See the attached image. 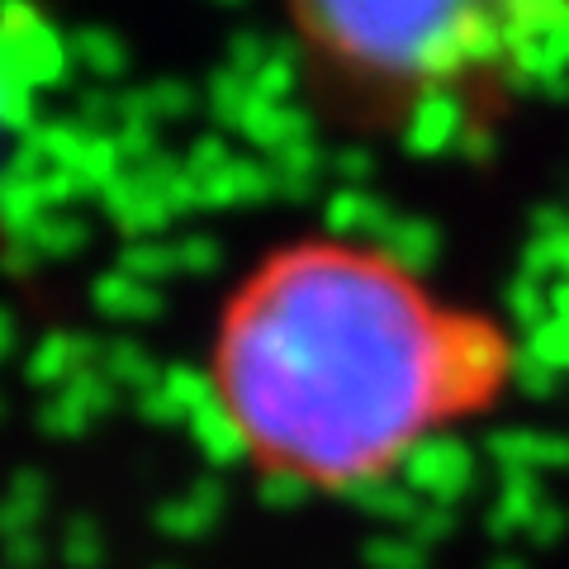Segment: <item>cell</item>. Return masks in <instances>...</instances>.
<instances>
[{"label":"cell","mask_w":569,"mask_h":569,"mask_svg":"<svg viewBox=\"0 0 569 569\" xmlns=\"http://www.w3.org/2000/svg\"><path fill=\"white\" fill-rule=\"evenodd\" d=\"M456 318L370 247H290L238 290L213 380L252 456L351 489L395 475L466 408L451 370Z\"/></svg>","instance_id":"cell-1"},{"label":"cell","mask_w":569,"mask_h":569,"mask_svg":"<svg viewBox=\"0 0 569 569\" xmlns=\"http://www.w3.org/2000/svg\"><path fill=\"white\" fill-rule=\"evenodd\" d=\"M299 39L356 91H569V0H290Z\"/></svg>","instance_id":"cell-2"},{"label":"cell","mask_w":569,"mask_h":569,"mask_svg":"<svg viewBox=\"0 0 569 569\" xmlns=\"http://www.w3.org/2000/svg\"><path fill=\"white\" fill-rule=\"evenodd\" d=\"M176 167L181 162H171V157H157V162H148V167H129L123 176H114L96 200L133 242L157 238L176 219V200H171V186H167Z\"/></svg>","instance_id":"cell-3"},{"label":"cell","mask_w":569,"mask_h":569,"mask_svg":"<svg viewBox=\"0 0 569 569\" xmlns=\"http://www.w3.org/2000/svg\"><path fill=\"white\" fill-rule=\"evenodd\" d=\"M395 475L422 498V503L456 508L460 498L475 489V479H479V456H475L470 441L447 437V432H427L418 447L403 456V466H399Z\"/></svg>","instance_id":"cell-4"},{"label":"cell","mask_w":569,"mask_h":569,"mask_svg":"<svg viewBox=\"0 0 569 569\" xmlns=\"http://www.w3.org/2000/svg\"><path fill=\"white\" fill-rule=\"evenodd\" d=\"M470 129H475V114L466 91H422L403 104V119H399V138L413 157L460 152Z\"/></svg>","instance_id":"cell-5"},{"label":"cell","mask_w":569,"mask_h":569,"mask_svg":"<svg viewBox=\"0 0 569 569\" xmlns=\"http://www.w3.org/2000/svg\"><path fill=\"white\" fill-rule=\"evenodd\" d=\"M219 399V380L190 366H167L162 380L138 395V413L157 427H186L204 403Z\"/></svg>","instance_id":"cell-6"},{"label":"cell","mask_w":569,"mask_h":569,"mask_svg":"<svg viewBox=\"0 0 569 569\" xmlns=\"http://www.w3.org/2000/svg\"><path fill=\"white\" fill-rule=\"evenodd\" d=\"M489 460L503 475H546V470H565L569 466V437L556 432H537V427H498L485 441Z\"/></svg>","instance_id":"cell-7"},{"label":"cell","mask_w":569,"mask_h":569,"mask_svg":"<svg viewBox=\"0 0 569 569\" xmlns=\"http://www.w3.org/2000/svg\"><path fill=\"white\" fill-rule=\"evenodd\" d=\"M395 219V204L380 200L370 186H337L323 204V228L342 242V247H356V242H370L385 233V223Z\"/></svg>","instance_id":"cell-8"},{"label":"cell","mask_w":569,"mask_h":569,"mask_svg":"<svg viewBox=\"0 0 569 569\" xmlns=\"http://www.w3.org/2000/svg\"><path fill=\"white\" fill-rule=\"evenodd\" d=\"M370 252H380L389 266H399L403 276H427L437 266L441 257V233H437V223L432 219H413V213H399L395 209V219L385 223V233L376 238V247Z\"/></svg>","instance_id":"cell-9"},{"label":"cell","mask_w":569,"mask_h":569,"mask_svg":"<svg viewBox=\"0 0 569 569\" xmlns=\"http://www.w3.org/2000/svg\"><path fill=\"white\" fill-rule=\"evenodd\" d=\"M276 190V176L271 167H266V157L257 162V157H233V167L209 176V181H200V209H233V204H261L271 200Z\"/></svg>","instance_id":"cell-10"},{"label":"cell","mask_w":569,"mask_h":569,"mask_svg":"<svg viewBox=\"0 0 569 569\" xmlns=\"http://www.w3.org/2000/svg\"><path fill=\"white\" fill-rule=\"evenodd\" d=\"M522 271L546 284L569 280V209L531 213V242L522 252Z\"/></svg>","instance_id":"cell-11"},{"label":"cell","mask_w":569,"mask_h":569,"mask_svg":"<svg viewBox=\"0 0 569 569\" xmlns=\"http://www.w3.org/2000/svg\"><path fill=\"white\" fill-rule=\"evenodd\" d=\"M91 305H96L104 318H114V323H142V318H157V313H162V290H157V284H148V280H138V276H129L123 266H114V271L96 276Z\"/></svg>","instance_id":"cell-12"},{"label":"cell","mask_w":569,"mask_h":569,"mask_svg":"<svg viewBox=\"0 0 569 569\" xmlns=\"http://www.w3.org/2000/svg\"><path fill=\"white\" fill-rule=\"evenodd\" d=\"M186 432H190V441L200 447V456L209 460V466H238L242 456H252V441H247L242 422L233 418V408L223 403V395L213 403H204L200 413L186 422Z\"/></svg>","instance_id":"cell-13"},{"label":"cell","mask_w":569,"mask_h":569,"mask_svg":"<svg viewBox=\"0 0 569 569\" xmlns=\"http://www.w3.org/2000/svg\"><path fill=\"white\" fill-rule=\"evenodd\" d=\"M347 498L356 508L366 512V518H376L380 527H395V531H408L418 518H422V498L403 485L399 475H380V479H361V485H351Z\"/></svg>","instance_id":"cell-14"},{"label":"cell","mask_w":569,"mask_h":569,"mask_svg":"<svg viewBox=\"0 0 569 569\" xmlns=\"http://www.w3.org/2000/svg\"><path fill=\"white\" fill-rule=\"evenodd\" d=\"M238 133L252 142L257 152L276 157V152L290 148V142H305V138H309V119L299 114V110H290L284 100H261V96H257L252 104H247Z\"/></svg>","instance_id":"cell-15"},{"label":"cell","mask_w":569,"mask_h":569,"mask_svg":"<svg viewBox=\"0 0 569 569\" xmlns=\"http://www.w3.org/2000/svg\"><path fill=\"white\" fill-rule=\"evenodd\" d=\"M546 503L550 498L541 493L537 475H503V489L493 493V508H489V531L493 537H503V541L527 537Z\"/></svg>","instance_id":"cell-16"},{"label":"cell","mask_w":569,"mask_h":569,"mask_svg":"<svg viewBox=\"0 0 569 569\" xmlns=\"http://www.w3.org/2000/svg\"><path fill=\"white\" fill-rule=\"evenodd\" d=\"M219 512H223V489L213 485V479H204V485L167 498V503L157 508V527H162L167 537H204V531L219 522Z\"/></svg>","instance_id":"cell-17"},{"label":"cell","mask_w":569,"mask_h":569,"mask_svg":"<svg viewBox=\"0 0 569 569\" xmlns=\"http://www.w3.org/2000/svg\"><path fill=\"white\" fill-rule=\"evenodd\" d=\"M43 213H48V200H43L39 176L14 171V167L0 171V228L10 238H29Z\"/></svg>","instance_id":"cell-18"},{"label":"cell","mask_w":569,"mask_h":569,"mask_svg":"<svg viewBox=\"0 0 569 569\" xmlns=\"http://www.w3.org/2000/svg\"><path fill=\"white\" fill-rule=\"evenodd\" d=\"M522 351L531 356V361L550 366L556 376H569V280L550 284V318L541 328L527 332Z\"/></svg>","instance_id":"cell-19"},{"label":"cell","mask_w":569,"mask_h":569,"mask_svg":"<svg viewBox=\"0 0 569 569\" xmlns=\"http://www.w3.org/2000/svg\"><path fill=\"white\" fill-rule=\"evenodd\" d=\"M266 167L276 176V190L299 200V194H309L318 186V176L328 171V152L318 148L313 138H305V142H290V148L276 152V157H266Z\"/></svg>","instance_id":"cell-20"},{"label":"cell","mask_w":569,"mask_h":569,"mask_svg":"<svg viewBox=\"0 0 569 569\" xmlns=\"http://www.w3.org/2000/svg\"><path fill=\"white\" fill-rule=\"evenodd\" d=\"M100 370L119 385V395H123V389L142 395V389H152L157 380H162V370H167V366H157L138 342H104V351H100Z\"/></svg>","instance_id":"cell-21"},{"label":"cell","mask_w":569,"mask_h":569,"mask_svg":"<svg viewBox=\"0 0 569 569\" xmlns=\"http://www.w3.org/2000/svg\"><path fill=\"white\" fill-rule=\"evenodd\" d=\"M29 242L39 247L43 261H67L91 242V228H86V219H77V213H67V209H48L39 219V228L29 233Z\"/></svg>","instance_id":"cell-22"},{"label":"cell","mask_w":569,"mask_h":569,"mask_svg":"<svg viewBox=\"0 0 569 569\" xmlns=\"http://www.w3.org/2000/svg\"><path fill=\"white\" fill-rule=\"evenodd\" d=\"M503 305H508L512 323H518L522 332H531V328H541L550 318V284L537 280V276H527V271H518V276H512V284L503 290Z\"/></svg>","instance_id":"cell-23"},{"label":"cell","mask_w":569,"mask_h":569,"mask_svg":"<svg viewBox=\"0 0 569 569\" xmlns=\"http://www.w3.org/2000/svg\"><path fill=\"white\" fill-rule=\"evenodd\" d=\"M119 266L129 276L148 280V284H162L167 276H181V271H176V242H152V238H138V242L123 247Z\"/></svg>","instance_id":"cell-24"},{"label":"cell","mask_w":569,"mask_h":569,"mask_svg":"<svg viewBox=\"0 0 569 569\" xmlns=\"http://www.w3.org/2000/svg\"><path fill=\"white\" fill-rule=\"evenodd\" d=\"M366 565L370 569H427V546L413 541L408 531H380L366 541Z\"/></svg>","instance_id":"cell-25"},{"label":"cell","mask_w":569,"mask_h":569,"mask_svg":"<svg viewBox=\"0 0 569 569\" xmlns=\"http://www.w3.org/2000/svg\"><path fill=\"white\" fill-rule=\"evenodd\" d=\"M62 395H67V399H77L91 418H104V413H110V408L119 403V385L104 376L100 366H91V370H81V376L62 389Z\"/></svg>","instance_id":"cell-26"},{"label":"cell","mask_w":569,"mask_h":569,"mask_svg":"<svg viewBox=\"0 0 569 569\" xmlns=\"http://www.w3.org/2000/svg\"><path fill=\"white\" fill-rule=\"evenodd\" d=\"M309 489H313V479L290 466H266L261 475V503H271V508H299L309 498Z\"/></svg>","instance_id":"cell-27"},{"label":"cell","mask_w":569,"mask_h":569,"mask_svg":"<svg viewBox=\"0 0 569 569\" xmlns=\"http://www.w3.org/2000/svg\"><path fill=\"white\" fill-rule=\"evenodd\" d=\"M91 422H96V418L86 413L77 399H67V395H52V399L39 408V427H43L48 437H81Z\"/></svg>","instance_id":"cell-28"},{"label":"cell","mask_w":569,"mask_h":569,"mask_svg":"<svg viewBox=\"0 0 569 569\" xmlns=\"http://www.w3.org/2000/svg\"><path fill=\"white\" fill-rule=\"evenodd\" d=\"M233 157H238V152H228V142H223L219 133H204V138L181 157V167L194 176V181H209V176H219V171L233 167Z\"/></svg>","instance_id":"cell-29"},{"label":"cell","mask_w":569,"mask_h":569,"mask_svg":"<svg viewBox=\"0 0 569 569\" xmlns=\"http://www.w3.org/2000/svg\"><path fill=\"white\" fill-rule=\"evenodd\" d=\"M219 261H223V252L209 233H190V238L176 242V271L181 276H213Z\"/></svg>","instance_id":"cell-30"},{"label":"cell","mask_w":569,"mask_h":569,"mask_svg":"<svg viewBox=\"0 0 569 569\" xmlns=\"http://www.w3.org/2000/svg\"><path fill=\"white\" fill-rule=\"evenodd\" d=\"M62 556L71 569H96L104 560V541H100V531L91 522H71L67 527V537H62Z\"/></svg>","instance_id":"cell-31"},{"label":"cell","mask_w":569,"mask_h":569,"mask_svg":"<svg viewBox=\"0 0 569 569\" xmlns=\"http://www.w3.org/2000/svg\"><path fill=\"white\" fill-rule=\"evenodd\" d=\"M512 380H518V389L522 395H537V399H546L550 389H556V370L550 366H541V361H531L527 351H518V361H512Z\"/></svg>","instance_id":"cell-32"},{"label":"cell","mask_w":569,"mask_h":569,"mask_svg":"<svg viewBox=\"0 0 569 569\" xmlns=\"http://www.w3.org/2000/svg\"><path fill=\"white\" fill-rule=\"evenodd\" d=\"M447 531H456V508H437V503H427L422 508V518L408 527V537L422 541V546H437Z\"/></svg>","instance_id":"cell-33"},{"label":"cell","mask_w":569,"mask_h":569,"mask_svg":"<svg viewBox=\"0 0 569 569\" xmlns=\"http://www.w3.org/2000/svg\"><path fill=\"white\" fill-rule=\"evenodd\" d=\"M328 171L337 176V186H370L376 176V162L366 152H332L328 157Z\"/></svg>","instance_id":"cell-34"},{"label":"cell","mask_w":569,"mask_h":569,"mask_svg":"<svg viewBox=\"0 0 569 569\" xmlns=\"http://www.w3.org/2000/svg\"><path fill=\"white\" fill-rule=\"evenodd\" d=\"M565 531H569V512H565V508H556V503H546V508H541V518L531 522L527 541H537V546H550V541H560Z\"/></svg>","instance_id":"cell-35"},{"label":"cell","mask_w":569,"mask_h":569,"mask_svg":"<svg viewBox=\"0 0 569 569\" xmlns=\"http://www.w3.org/2000/svg\"><path fill=\"white\" fill-rule=\"evenodd\" d=\"M10 560H14V565H43V541H39V531L10 537Z\"/></svg>","instance_id":"cell-36"},{"label":"cell","mask_w":569,"mask_h":569,"mask_svg":"<svg viewBox=\"0 0 569 569\" xmlns=\"http://www.w3.org/2000/svg\"><path fill=\"white\" fill-rule=\"evenodd\" d=\"M14 347V323H10V313H0V356H10Z\"/></svg>","instance_id":"cell-37"},{"label":"cell","mask_w":569,"mask_h":569,"mask_svg":"<svg viewBox=\"0 0 569 569\" xmlns=\"http://www.w3.org/2000/svg\"><path fill=\"white\" fill-rule=\"evenodd\" d=\"M489 569H527V565H522L518 556H498V560H493Z\"/></svg>","instance_id":"cell-38"},{"label":"cell","mask_w":569,"mask_h":569,"mask_svg":"<svg viewBox=\"0 0 569 569\" xmlns=\"http://www.w3.org/2000/svg\"><path fill=\"white\" fill-rule=\"evenodd\" d=\"M162 569H171V565H162Z\"/></svg>","instance_id":"cell-39"}]
</instances>
